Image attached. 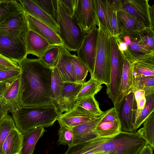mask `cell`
I'll use <instances>...</instances> for the list:
<instances>
[{
  "label": "cell",
  "mask_w": 154,
  "mask_h": 154,
  "mask_svg": "<svg viewBox=\"0 0 154 154\" xmlns=\"http://www.w3.org/2000/svg\"><path fill=\"white\" fill-rule=\"evenodd\" d=\"M19 65L21 107L54 104L51 91L53 68L39 58H26Z\"/></svg>",
  "instance_id": "obj_1"
},
{
  "label": "cell",
  "mask_w": 154,
  "mask_h": 154,
  "mask_svg": "<svg viewBox=\"0 0 154 154\" xmlns=\"http://www.w3.org/2000/svg\"><path fill=\"white\" fill-rule=\"evenodd\" d=\"M148 144L143 128L128 133L122 131L111 137H97L69 147L65 154H81L92 151L95 154H137Z\"/></svg>",
  "instance_id": "obj_2"
},
{
  "label": "cell",
  "mask_w": 154,
  "mask_h": 154,
  "mask_svg": "<svg viewBox=\"0 0 154 154\" xmlns=\"http://www.w3.org/2000/svg\"><path fill=\"white\" fill-rule=\"evenodd\" d=\"M11 113L16 128L22 134L35 128L51 126L62 114L54 104L21 107Z\"/></svg>",
  "instance_id": "obj_3"
},
{
  "label": "cell",
  "mask_w": 154,
  "mask_h": 154,
  "mask_svg": "<svg viewBox=\"0 0 154 154\" xmlns=\"http://www.w3.org/2000/svg\"><path fill=\"white\" fill-rule=\"evenodd\" d=\"M58 35L69 51H77L88 32L83 31L74 16L57 0Z\"/></svg>",
  "instance_id": "obj_4"
},
{
  "label": "cell",
  "mask_w": 154,
  "mask_h": 154,
  "mask_svg": "<svg viewBox=\"0 0 154 154\" xmlns=\"http://www.w3.org/2000/svg\"><path fill=\"white\" fill-rule=\"evenodd\" d=\"M98 33L94 70L91 77L102 85L109 84L110 60L109 37L111 35L99 22Z\"/></svg>",
  "instance_id": "obj_5"
},
{
  "label": "cell",
  "mask_w": 154,
  "mask_h": 154,
  "mask_svg": "<svg viewBox=\"0 0 154 154\" xmlns=\"http://www.w3.org/2000/svg\"><path fill=\"white\" fill-rule=\"evenodd\" d=\"M110 75L106 92L114 106L116 104L120 85L123 63V54L119 50L114 37L110 35Z\"/></svg>",
  "instance_id": "obj_6"
},
{
  "label": "cell",
  "mask_w": 154,
  "mask_h": 154,
  "mask_svg": "<svg viewBox=\"0 0 154 154\" xmlns=\"http://www.w3.org/2000/svg\"><path fill=\"white\" fill-rule=\"evenodd\" d=\"M20 86V75L0 83V104L8 113L21 108Z\"/></svg>",
  "instance_id": "obj_7"
},
{
  "label": "cell",
  "mask_w": 154,
  "mask_h": 154,
  "mask_svg": "<svg viewBox=\"0 0 154 154\" xmlns=\"http://www.w3.org/2000/svg\"><path fill=\"white\" fill-rule=\"evenodd\" d=\"M98 33V28L96 26L92 28L88 32L77 51V56L87 67L91 76L94 70Z\"/></svg>",
  "instance_id": "obj_8"
},
{
  "label": "cell",
  "mask_w": 154,
  "mask_h": 154,
  "mask_svg": "<svg viewBox=\"0 0 154 154\" xmlns=\"http://www.w3.org/2000/svg\"><path fill=\"white\" fill-rule=\"evenodd\" d=\"M138 32L119 35L117 36L127 45V50L122 53L132 63L154 56V51H151L143 43L138 35Z\"/></svg>",
  "instance_id": "obj_9"
},
{
  "label": "cell",
  "mask_w": 154,
  "mask_h": 154,
  "mask_svg": "<svg viewBox=\"0 0 154 154\" xmlns=\"http://www.w3.org/2000/svg\"><path fill=\"white\" fill-rule=\"evenodd\" d=\"M0 54L18 64L27 58L25 45L21 37L0 35Z\"/></svg>",
  "instance_id": "obj_10"
},
{
  "label": "cell",
  "mask_w": 154,
  "mask_h": 154,
  "mask_svg": "<svg viewBox=\"0 0 154 154\" xmlns=\"http://www.w3.org/2000/svg\"><path fill=\"white\" fill-rule=\"evenodd\" d=\"M116 109L122 131L128 133L134 132L133 125L135 121L137 104L134 93L130 91Z\"/></svg>",
  "instance_id": "obj_11"
},
{
  "label": "cell",
  "mask_w": 154,
  "mask_h": 154,
  "mask_svg": "<svg viewBox=\"0 0 154 154\" xmlns=\"http://www.w3.org/2000/svg\"><path fill=\"white\" fill-rule=\"evenodd\" d=\"M74 17L82 29L87 32L97 25L99 20L94 0H77Z\"/></svg>",
  "instance_id": "obj_12"
},
{
  "label": "cell",
  "mask_w": 154,
  "mask_h": 154,
  "mask_svg": "<svg viewBox=\"0 0 154 154\" xmlns=\"http://www.w3.org/2000/svg\"><path fill=\"white\" fill-rule=\"evenodd\" d=\"M148 1V0H121L119 10H123L131 15L142 23L146 28L152 29L149 12Z\"/></svg>",
  "instance_id": "obj_13"
},
{
  "label": "cell",
  "mask_w": 154,
  "mask_h": 154,
  "mask_svg": "<svg viewBox=\"0 0 154 154\" xmlns=\"http://www.w3.org/2000/svg\"><path fill=\"white\" fill-rule=\"evenodd\" d=\"M21 38L25 45L27 55L32 54L39 59L53 46L44 38L29 29L23 33Z\"/></svg>",
  "instance_id": "obj_14"
},
{
  "label": "cell",
  "mask_w": 154,
  "mask_h": 154,
  "mask_svg": "<svg viewBox=\"0 0 154 154\" xmlns=\"http://www.w3.org/2000/svg\"><path fill=\"white\" fill-rule=\"evenodd\" d=\"M112 109L104 112L102 114L94 119L71 128L74 135L73 141L72 146L97 137L94 131L96 126Z\"/></svg>",
  "instance_id": "obj_15"
},
{
  "label": "cell",
  "mask_w": 154,
  "mask_h": 154,
  "mask_svg": "<svg viewBox=\"0 0 154 154\" xmlns=\"http://www.w3.org/2000/svg\"><path fill=\"white\" fill-rule=\"evenodd\" d=\"M24 13L29 29L44 38L52 45H63L58 34L52 28L29 14L24 12Z\"/></svg>",
  "instance_id": "obj_16"
},
{
  "label": "cell",
  "mask_w": 154,
  "mask_h": 154,
  "mask_svg": "<svg viewBox=\"0 0 154 154\" xmlns=\"http://www.w3.org/2000/svg\"><path fill=\"white\" fill-rule=\"evenodd\" d=\"M28 29L23 11L14 14L0 24V35L20 37Z\"/></svg>",
  "instance_id": "obj_17"
},
{
  "label": "cell",
  "mask_w": 154,
  "mask_h": 154,
  "mask_svg": "<svg viewBox=\"0 0 154 154\" xmlns=\"http://www.w3.org/2000/svg\"><path fill=\"white\" fill-rule=\"evenodd\" d=\"M99 116L91 114L82 107L76 105L71 110L61 114L57 120L72 128L95 119Z\"/></svg>",
  "instance_id": "obj_18"
},
{
  "label": "cell",
  "mask_w": 154,
  "mask_h": 154,
  "mask_svg": "<svg viewBox=\"0 0 154 154\" xmlns=\"http://www.w3.org/2000/svg\"><path fill=\"white\" fill-rule=\"evenodd\" d=\"M18 1L20 4L24 12L48 25L58 34L59 27L57 23L32 0Z\"/></svg>",
  "instance_id": "obj_19"
},
{
  "label": "cell",
  "mask_w": 154,
  "mask_h": 154,
  "mask_svg": "<svg viewBox=\"0 0 154 154\" xmlns=\"http://www.w3.org/2000/svg\"><path fill=\"white\" fill-rule=\"evenodd\" d=\"M71 54L64 45L61 46L58 61L55 67L63 82L78 83L71 63Z\"/></svg>",
  "instance_id": "obj_20"
},
{
  "label": "cell",
  "mask_w": 154,
  "mask_h": 154,
  "mask_svg": "<svg viewBox=\"0 0 154 154\" xmlns=\"http://www.w3.org/2000/svg\"><path fill=\"white\" fill-rule=\"evenodd\" d=\"M123 67L120 85L116 104L114 106L116 109L118 108L123 99L131 91L133 83L132 63L128 60L123 54Z\"/></svg>",
  "instance_id": "obj_21"
},
{
  "label": "cell",
  "mask_w": 154,
  "mask_h": 154,
  "mask_svg": "<svg viewBox=\"0 0 154 154\" xmlns=\"http://www.w3.org/2000/svg\"><path fill=\"white\" fill-rule=\"evenodd\" d=\"M83 83L64 82L61 104L59 110L60 114L71 110L76 105V98Z\"/></svg>",
  "instance_id": "obj_22"
},
{
  "label": "cell",
  "mask_w": 154,
  "mask_h": 154,
  "mask_svg": "<svg viewBox=\"0 0 154 154\" xmlns=\"http://www.w3.org/2000/svg\"><path fill=\"white\" fill-rule=\"evenodd\" d=\"M116 15L121 30L119 35L136 33L146 28L142 23L124 11H118Z\"/></svg>",
  "instance_id": "obj_23"
},
{
  "label": "cell",
  "mask_w": 154,
  "mask_h": 154,
  "mask_svg": "<svg viewBox=\"0 0 154 154\" xmlns=\"http://www.w3.org/2000/svg\"><path fill=\"white\" fill-rule=\"evenodd\" d=\"M22 138L23 134L16 128L12 129L3 143L2 154H20Z\"/></svg>",
  "instance_id": "obj_24"
},
{
  "label": "cell",
  "mask_w": 154,
  "mask_h": 154,
  "mask_svg": "<svg viewBox=\"0 0 154 154\" xmlns=\"http://www.w3.org/2000/svg\"><path fill=\"white\" fill-rule=\"evenodd\" d=\"M45 131L44 128L33 129L23 134L20 154H33L36 143Z\"/></svg>",
  "instance_id": "obj_25"
},
{
  "label": "cell",
  "mask_w": 154,
  "mask_h": 154,
  "mask_svg": "<svg viewBox=\"0 0 154 154\" xmlns=\"http://www.w3.org/2000/svg\"><path fill=\"white\" fill-rule=\"evenodd\" d=\"M64 83L57 68H53L51 83V98L58 111L61 104Z\"/></svg>",
  "instance_id": "obj_26"
},
{
  "label": "cell",
  "mask_w": 154,
  "mask_h": 154,
  "mask_svg": "<svg viewBox=\"0 0 154 154\" xmlns=\"http://www.w3.org/2000/svg\"><path fill=\"white\" fill-rule=\"evenodd\" d=\"M133 78L154 76V56L132 63Z\"/></svg>",
  "instance_id": "obj_27"
},
{
  "label": "cell",
  "mask_w": 154,
  "mask_h": 154,
  "mask_svg": "<svg viewBox=\"0 0 154 154\" xmlns=\"http://www.w3.org/2000/svg\"><path fill=\"white\" fill-rule=\"evenodd\" d=\"M23 11L17 1L0 0V24L14 14Z\"/></svg>",
  "instance_id": "obj_28"
},
{
  "label": "cell",
  "mask_w": 154,
  "mask_h": 154,
  "mask_svg": "<svg viewBox=\"0 0 154 154\" xmlns=\"http://www.w3.org/2000/svg\"><path fill=\"white\" fill-rule=\"evenodd\" d=\"M94 131L99 137H111L122 131L119 119L107 122H100L96 126Z\"/></svg>",
  "instance_id": "obj_29"
},
{
  "label": "cell",
  "mask_w": 154,
  "mask_h": 154,
  "mask_svg": "<svg viewBox=\"0 0 154 154\" xmlns=\"http://www.w3.org/2000/svg\"><path fill=\"white\" fill-rule=\"evenodd\" d=\"M96 14L99 22L112 35V30L110 24L106 0H94Z\"/></svg>",
  "instance_id": "obj_30"
},
{
  "label": "cell",
  "mask_w": 154,
  "mask_h": 154,
  "mask_svg": "<svg viewBox=\"0 0 154 154\" xmlns=\"http://www.w3.org/2000/svg\"><path fill=\"white\" fill-rule=\"evenodd\" d=\"M131 91L134 93L138 90L145 92V96L154 93V76H148L133 78Z\"/></svg>",
  "instance_id": "obj_31"
},
{
  "label": "cell",
  "mask_w": 154,
  "mask_h": 154,
  "mask_svg": "<svg viewBox=\"0 0 154 154\" xmlns=\"http://www.w3.org/2000/svg\"><path fill=\"white\" fill-rule=\"evenodd\" d=\"M102 84L91 77L87 82L82 84L76 98V101L93 96L100 91L102 88Z\"/></svg>",
  "instance_id": "obj_32"
},
{
  "label": "cell",
  "mask_w": 154,
  "mask_h": 154,
  "mask_svg": "<svg viewBox=\"0 0 154 154\" xmlns=\"http://www.w3.org/2000/svg\"><path fill=\"white\" fill-rule=\"evenodd\" d=\"M73 70L77 83L82 84L85 82L88 70L87 67L75 54L70 55Z\"/></svg>",
  "instance_id": "obj_33"
},
{
  "label": "cell",
  "mask_w": 154,
  "mask_h": 154,
  "mask_svg": "<svg viewBox=\"0 0 154 154\" xmlns=\"http://www.w3.org/2000/svg\"><path fill=\"white\" fill-rule=\"evenodd\" d=\"M145 97L146 101L145 106L133 125L134 132L137 131L145 120L154 111V93Z\"/></svg>",
  "instance_id": "obj_34"
},
{
  "label": "cell",
  "mask_w": 154,
  "mask_h": 154,
  "mask_svg": "<svg viewBox=\"0 0 154 154\" xmlns=\"http://www.w3.org/2000/svg\"><path fill=\"white\" fill-rule=\"evenodd\" d=\"M76 105L82 107L93 115L100 116L104 112L100 109L99 103L95 99L94 96L77 101Z\"/></svg>",
  "instance_id": "obj_35"
},
{
  "label": "cell",
  "mask_w": 154,
  "mask_h": 154,
  "mask_svg": "<svg viewBox=\"0 0 154 154\" xmlns=\"http://www.w3.org/2000/svg\"><path fill=\"white\" fill-rule=\"evenodd\" d=\"M32 1L51 17L57 24V0H32Z\"/></svg>",
  "instance_id": "obj_36"
},
{
  "label": "cell",
  "mask_w": 154,
  "mask_h": 154,
  "mask_svg": "<svg viewBox=\"0 0 154 154\" xmlns=\"http://www.w3.org/2000/svg\"><path fill=\"white\" fill-rule=\"evenodd\" d=\"M16 128L14 121L11 116L7 115L0 121V154H2L3 143L13 128Z\"/></svg>",
  "instance_id": "obj_37"
},
{
  "label": "cell",
  "mask_w": 154,
  "mask_h": 154,
  "mask_svg": "<svg viewBox=\"0 0 154 154\" xmlns=\"http://www.w3.org/2000/svg\"><path fill=\"white\" fill-rule=\"evenodd\" d=\"M143 124V137L148 144L154 149V111L145 120Z\"/></svg>",
  "instance_id": "obj_38"
},
{
  "label": "cell",
  "mask_w": 154,
  "mask_h": 154,
  "mask_svg": "<svg viewBox=\"0 0 154 154\" xmlns=\"http://www.w3.org/2000/svg\"><path fill=\"white\" fill-rule=\"evenodd\" d=\"M60 46H52L46 51L40 59L50 67L53 68L55 67L59 58Z\"/></svg>",
  "instance_id": "obj_39"
},
{
  "label": "cell",
  "mask_w": 154,
  "mask_h": 154,
  "mask_svg": "<svg viewBox=\"0 0 154 154\" xmlns=\"http://www.w3.org/2000/svg\"><path fill=\"white\" fill-rule=\"evenodd\" d=\"M60 128L58 131L59 144L67 145L69 147L72 145L74 135L72 128L59 122Z\"/></svg>",
  "instance_id": "obj_40"
},
{
  "label": "cell",
  "mask_w": 154,
  "mask_h": 154,
  "mask_svg": "<svg viewBox=\"0 0 154 154\" xmlns=\"http://www.w3.org/2000/svg\"><path fill=\"white\" fill-rule=\"evenodd\" d=\"M143 43L152 51H154V31L151 28H145L138 32Z\"/></svg>",
  "instance_id": "obj_41"
},
{
  "label": "cell",
  "mask_w": 154,
  "mask_h": 154,
  "mask_svg": "<svg viewBox=\"0 0 154 154\" xmlns=\"http://www.w3.org/2000/svg\"><path fill=\"white\" fill-rule=\"evenodd\" d=\"M108 8V13L110 24L112 28V35L116 37L121 33L119 22L116 15V11L113 9L109 5L107 0H106Z\"/></svg>",
  "instance_id": "obj_42"
},
{
  "label": "cell",
  "mask_w": 154,
  "mask_h": 154,
  "mask_svg": "<svg viewBox=\"0 0 154 154\" xmlns=\"http://www.w3.org/2000/svg\"><path fill=\"white\" fill-rule=\"evenodd\" d=\"M20 68H7L0 70V83L10 80L19 75Z\"/></svg>",
  "instance_id": "obj_43"
},
{
  "label": "cell",
  "mask_w": 154,
  "mask_h": 154,
  "mask_svg": "<svg viewBox=\"0 0 154 154\" xmlns=\"http://www.w3.org/2000/svg\"><path fill=\"white\" fill-rule=\"evenodd\" d=\"M0 65L7 68H20L16 62L8 59L0 54Z\"/></svg>",
  "instance_id": "obj_44"
},
{
  "label": "cell",
  "mask_w": 154,
  "mask_h": 154,
  "mask_svg": "<svg viewBox=\"0 0 154 154\" xmlns=\"http://www.w3.org/2000/svg\"><path fill=\"white\" fill-rule=\"evenodd\" d=\"M119 119L118 114L116 108L114 107L111 111L101 120L100 122H112Z\"/></svg>",
  "instance_id": "obj_45"
},
{
  "label": "cell",
  "mask_w": 154,
  "mask_h": 154,
  "mask_svg": "<svg viewBox=\"0 0 154 154\" xmlns=\"http://www.w3.org/2000/svg\"><path fill=\"white\" fill-rule=\"evenodd\" d=\"M65 7L69 11L72 16H74L75 11L77 0H60Z\"/></svg>",
  "instance_id": "obj_46"
},
{
  "label": "cell",
  "mask_w": 154,
  "mask_h": 154,
  "mask_svg": "<svg viewBox=\"0 0 154 154\" xmlns=\"http://www.w3.org/2000/svg\"><path fill=\"white\" fill-rule=\"evenodd\" d=\"M146 97L144 96L137 103V109L135 114V122L138 119L141 110L145 106L146 103Z\"/></svg>",
  "instance_id": "obj_47"
},
{
  "label": "cell",
  "mask_w": 154,
  "mask_h": 154,
  "mask_svg": "<svg viewBox=\"0 0 154 154\" xmlns=\"http://www.w3.org/2000/svg\"><path fill=\"white\" fill-rule=\"evenodd\" d=\"M115 38L117 42L119 50L122 53H124L127 49V45L118 37H115Z\"/></svg>",
  "instance_id": "obj_48"
},
{
  "label": "cell",
  "mask_w": 154,
  "mask_h": 154,
  "mask_svg": "<svg viewBox=\"0 0 154 154\" xmlns=\"http://www.w3.org/2000/svg\"><path fill=\"white\" fill-rule=\"evenodd\" d=\"M153 149L147 144L137 154H153Z\"/></svg>",
  "instance_id": "obj_49"
},
{
  "label": "cell",
  "mask_w": 154,
  "mask_h": 154,
  "mask_svg": "<svg viewBox=\"0 0 154 154\" xmlns=\"http://www.w3.org/2000/svg\"><path fill=\"white\" fill-rule=\"evenodd\" d=\"M134 93L135 99L137 103L143 97L145 96V92L143 90H138L135 91Z\"/></svg>",
  "instance_id": "obj_50"
},
{
  "label": "cell",
  "mask_w": 154,
  "mask_h": 154,
  "mask_svg": "<svg viewBox=\"0 0 154 154\" xmlns=\"http://www.w3.org/2000/svg\"><path fill=\"white\" fill-rule=\"evenodd\" d=\"M149 12L151 22L152 28L154 30V4L152 6H149Z\"/></svg>",
  "instance_id": "obj_51"
},
{
  "label": "cell",
  "mask_w": 154,
  "mask_h": 154,
  "mask_svg": "<svg viewBox=\"0 0 154 154\" xmlns=\"http://www.w3.org/2000/svg\"><path fill=\"white\" fill-rule=\"evenodd\" d=\"M8 113L0 104V121L4 118Z\"/></svg>",
  "instance_id": "obj_52"
},
{
  "label": "cell",
  "mask_w": 154,
  "mask_h": 154,
  "mask_svg": "<svg viewBox=\"0 0 154 154\" xmlns=\"http://www.w3.org/2000/svg\"><path fill=\"white\" fill-rule=\"evenodd\" d=\"M7 68L0 65V70L4 69Z\"/></svg>",
  "instance_id": "obj_53"
}]
</instances>
